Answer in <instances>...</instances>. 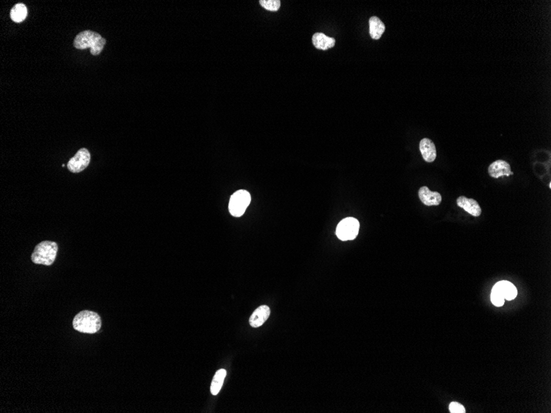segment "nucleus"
<instances>
[{"instance_id": "9b49d317", "label": "nucleus", "mask_w": 551, "mask_h": 413, "mask_svg": "<svg viewBox=\"0 0 551 413\" xmlns=\"http://www.w3.org/2000/svg\"><path fill=\"white\" fill-rule=\"evenodd\" d=\"M419 150L422 158L426 162H433L437 158L436 146L431 139L424 138L419 143Z\"/></svg>"}, {"instance_id": "2eb2a0df", "label": "nucleus", "mask_w": 551, "mask_h": 413, "mask_svg": "<svg viewBox=\"0 0 551 413\" xmlns=\"http://www.w3.org/2000/svg\"><path fill=\"white\" fill-rule=\"evenodd\" d=\"M28 9L24 4H17L11 9L10 17L15 23H22L26 19Z\"/></svg>"}, {"instance_id": "7ed1b4c3", "label": "nucleus", "mask_w": 551, "mask_h": 413, "mask_svg": "<svg viewBox=\"0 0 551 413\" xmlns=\"http://www.w3.org/2000/svg\"><path fill=\"white\" fill-rule=\"evenodd\" d=\"M58 253V244L53 241H43L36 245L32 253V262L38 265L51 266L55 261Z\"/></svg>"}, {"instance_id": "f03ea898", "label": "nucleus", "mask_w": 551, "mask_h": 413, "mask_svg": "<svg viewBox=\"0 0 551 413\" xmlns=\"http://www.w3.org/2000/svg\"><path fill=\"white\" fill-rule=\"evenodd\" d=\"M101 320L97 313L84 310L78 313L73 319V327L78 333L94 334L99 332Z\"/></svg>"}, {"instance_id": "f8f14e48", "label": "nucleus", "mask_w": 551, "mask_h": 413, "mask_svg": "<svg viewBox=\"0 0 551 413\" xmlns=\"http://www.w3.org/2000/svg\"><path fill=\"white\" fill-rule=\"evenodd\" d=\"M494 288L499 291L500 295L504 298L505 300H513L518 295V290L513 283L509 282L507 280H502L497 283Z\"/></svg>"}, {"instance_id": "0eeeda50", "label": "nucleus", "mask_w": 551, "mask_h": 413, "mask_svg": "<svg viewBox=\"0 0 551 413\" xmlns=\"http://www.w3.org/2000/svg\"><path fill=\"white\" fill-rule=\"evenodd\" d=\"M488 172L490 177H494V178H499L503 176L508 177V176L513 175L511 166L508 162L504 160L494 161L488 167Z\"/></svg>"}, {"instance_id": "20e7f679", "label": "nucleus", "mask_w": 551, "mask_h": 413, "mask_svg": "<svg viewBox=\"0 0 551 413\" xmlns=\"http://www.w3.org/2000/svg\"><path fill=\"white\" fill-rule=\"evenodd\" d=\"M251 202V196L246 190L235 192L230 197L229 203L230 213L235 217H240L244 214L247 207Z\"/></svg>"}, {"instance_id": "9d476101", "label": "nucleus", "mask_w": 551, "mask_h": 413, "mask_svg": "<svg viewBox=\"0 0 551 413\" xmlns=\"http://www.w3.org/2000/svg\"><path fill=\"white\" fill-rule=\"evenodd\" d=\"M271 310L269 306L262 305L253 313L250 318V324L253 327H259L269 319Z\"/></svg>"}, {"instance_id": "6ab92c4d", "label": "nucleus", "mask_w": 551, "mask_h": 413, "mask_svg": "<svg viewBox=\"0 0 551 413\" xmlns=\"http://www.w3.org/2000/svg\"><path fill=\"white\" fill-rule=\"evenodd\" d=\"M449 410L452 413L465 412V407H463L462 405L460 404V403H456V402L451 403L450 406H449Z\"/></svg>"}, {"instance_id": "39448f33", "label": "nucleus", "mask_w": 551, "mask_h": 413, "mask_svg": "<svg viewBox=\"0 0 551 413\" xmlns=\"http://www.w3.org/2000/svg\"><path fill=\"white\" fill-rule=\"evenodd\" d=\"M360 223L357 219L346 218L339 222L336 229V235L340 240H353L359 232Z\"/></svg>"}, {"instance_id": "6e6552de", "label": "nucleus", "mask_w": 551, "mask_h": 413, "mask_svg": "<svg viewBox=\"0 0 551 413\" xmlns=\"http://www.w3.org/2000/svg\"><path fill=\"white\" fill-rule=\"evenodd\" d=\"M418 197L426 206L439 205L441 203V194L439 192H432L427 187H422L418 191Z\"/></svg>"}, {"instance_id": "f257e3e1", "label": "nucleus", "mask_w": 551, "mask_h": 413, "mask_svg": "<svg viewBox=\"0 0 551 413\" xmlns=\"http://www.w3.org/2000/svg\"><path fill=\"white\" fill-rule=\"evenodd\" d=\"M106 39H104L100 34L93 32L90 30H86L75 36L74 40V47L78 50H85L90 49V53L92 55H99L101 51L104 50L106 45Z\"/></svg>"}, {"instance_id": "423d86ee", "label": "nucleus", "mask_w": 551, "mask_h": 413, "mask_svg": "<svg viewBox=\"0 0 551 413\" xmlns=\"http://www.w3.org/2000/svg\"><path fill=\"white\" fill-rule=\"evenodd\" d=\"M91 154L89 150L85 148H82L69 160L67 163L68 169L73 173H81L89 166Z\"/></svg>"}, {"instance_id": "4468645a", "label": "nucleus", "mask_w": 551, "mask_h": 413, "mask_svg": "<svg viewBox=\"0 0 551 413\" xmlns=\"http://www.w3.org/2000/svg\"><path fill=\"white\" fill-rule=\"evenodd\" d=\"M385 31V25L378 17L373 16L369 19L370 36L374 40H379Z\"/></svg>"}, {"instance_id": "dca6fc26", "label": "nucleus", "mask_w": 551, "mask_h": 413, "mask_svg": "<svg viewBox=\"0 0 551 413\" xmlns=\"http://www.w3.org/2000/svg\"><path fill=\"white\" fill-rule=\"evenodd\" d=\"M226 376V370L224 369H219L214 375L213 380H212L211 386V392L213 395H217L220 392Z\"/></svg>"}, {"instance_id": "1a4fd4ad", "label": "nucleus", "mask_w": 551, "mask_h": 413, "mask_svg": "<svg viewBox=\"0 0 551 413\" xmlns=\"http://www.w3.org/2000/svg\"><path fill=\"white\" fill-rule=\"evenodd\" d=\"M456 203L461 209L465 210L470 215H473L475 217H479L481 215V207L474 199L467 198L466 196H461L457 198Z\"/></svg>"}, {"instance_id": "a211bd4d", "label": "nucleus", "mask_w": 551, "mask_h": 413, "mask_svg": "<svg viewBox=\"0 0 551 413\" xmlns=\"http://www.w3.org/2000/svg\"><path fill=\"white\" fill-rule=\"evenodd\" d=\"M491 302H492L493 304L497 306V307L503 306L505 302L504 298L494 287H493L492 293H491Z\"/></svg>"}, {"instance_id": "f3484780", "label": "nucleus", "mask_w": 551, "mask_h": 413, "mask_svg": "<svg viewBox=\"0 0 551 413\" xmlns=\"http://www.w3.org/2000/svg\"><path fill=\"white\" fill-rule=\"evenodd\" d=\"M259 3L262 8L271 12H277L281 7L280 0H261Z\"/></svg>"}, {"instance_id": "ddd939ff", "label": "nucleus", "mask_w": 551, "mask_h": 413, "mask_svg": "<svg viewBox=\"0 0 551 413\" xmlns=\"http://www.w3.org/2000/svg\"><path fill=\"white\" fill-rule=\"evenodd\" d=\"M312 43L314 47L318 50L326 51L335 46L336 40L333 37H329L322 32H316L313 36Z\"/></svg>"}]
</instances>
